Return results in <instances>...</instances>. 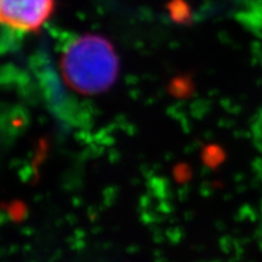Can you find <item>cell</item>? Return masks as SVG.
Instances as JSON below:
<instances>
[{"mask_svg":"<svg viewBox=\"0 0 262 262\" xmlns=\"http://www.w3.org/2000/svg\"><path fill=\"white\" fill-rule=\"evenodd\" d=\"M60 67L67 86L80 95L95 96L106 93L116 84L120 61L110 39L86 33L64 49Z\"/></svg>","mask_w":262,"mask_h":262,"instance_id":"cell-1","label":"cell"},{"mask_svg":"<svg viewBox=\"0 0 262 262\" xmlns=\"http://www.w3.org/2000/svg\"><path fill=\"white\" fill-rule=\"evenodd\" d=\"M55 10L56 0H0V25L34 33L52 17Z\"/></svg>","mask_w":262,"mask_h":262,"instance_id":"cell-2","label":"cell"}]
</instances>
